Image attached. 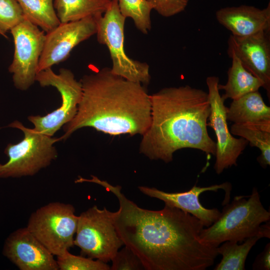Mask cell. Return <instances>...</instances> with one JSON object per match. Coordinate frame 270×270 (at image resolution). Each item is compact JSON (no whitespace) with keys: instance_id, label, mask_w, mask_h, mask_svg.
<instances>
[{"instance_id":"obj_1","label":"cell","mask_w":270,"mask_h":270,"mask_svg":"<svg viewBox=\"0 0 270 270\" xmlns=\"http://www.w3.org/2000/svg\"><path fill=\"white\" fill-rule=\"evenodd\" d=\"M86 182L100 185L118 198L114 224L124 244L140 258L146 270H205L214 264L216 248L200 238L204 228L199 219L164 205L159 210L141 208L128 199L120 186L91 176Z\"/></svg>"},{"instance_id":"obj_2","label":"cell","mask_w":270,"mask_h":270,"mask_svg":"<svg viewBox=\"0 0 270 270\" xmlns=\"http://www.w3.org/2000/svg\"><path fill=\"white\" fill-rule=\"evenodd\" d=\"M150 98L151 122L142 136L140 153L166 163L184 148L215 155L216 142L207 130L210 106L206 92L188 85L168 87Z\"/></svg>"},{"instance_id":"obj_3","label":"cell","mask_w":270,"mask_h":270,"mask_svg":"<svg viewBox=\"0 0 270 270\" xmlns=\"http://www.w3.org/2000/svg\"><path fill=\"white\" fill-rule=\"evenodd\" d=\"M82 96L74 118L64 126L61 140L90 127L112 136H142L151 122L150 95L140 83L104 68L80 80Z\"/></svg>"},{"instance_id":"obj_4","label":"cell","mask_w":270,"mask_h":270,"mask_svg":"<svg viewBox=\"0 0 270 270\" xmlns=\"http://www.w3.org/2000/svg\"><path fill=\"white\" fill-rule=\"evenodd\" d=\"M270 220V212L263 206L254 188L248 196H236L226 204L218 220L202 230L200 238L215 247L226 241L240 242L256 235L269 238Z\"/></svg>"},{"instance_id":"obj_5","label":"cell","mask_w":270,"mask_h":270,"mask_svg":"<svg viewBox=\"0 0 270 270\" xmlns=\"http://www.w3.org/2000/svg\"><path fill=\"white\" fill-rule=\"evenodd\" d=\"M8 127L16 128L24 134V138L16 144H8L4 152L7 162L0 163V178L32 176L48 166L58 157L54 144L60 138H52L24 126L15 120Z\"/></svg>"},{"instance_id":"obj_6","label":"cell","mask_w":270,"mask_h":270,"mask_svg":"<svg viewBox=\"0 0 270 270\" xmlns=\"http://www.w3.org/2000/svg\"><path fill=\"white\" fill-rule=\"evenodd\" d=\"M126 19L120 12L118 0H112L106 12L98 19L97 40L108 50L112 64L110 70L114 74L146 84L150 80L149 66L130 58L124 50Z\"/></svg>"},{"instance_id":"obj_7","label":"cell","mask_w":270,"mask_h":270,"mask_svg":"<svg viewBox=\"0 0 270 270\" xmlns=\"http://www.w3.org/2000/svg\"><path fill=\"white\" fill-rule=\"evenodd\" d=\"M78 216L70 204L52 202L33 212L26 228L54 255H62L74 246Z\"/></svg>"},{"instance_id":"obj_8","label":"cell","mask_w":270,"mask_h":270,"mask_svg":"<svg viewBox=\"0 0 270 270\" xmlns=\"http://www.w3.org/2000/svg\"><path fill=\"white\" fill-rule=\"evenodd\" d=\"M114 212L94 206L78 216L74 245L88 258L107 262L124 244L115 228Z\"/></svg>"},{"instance_id":"obj_9","label":"cell","mask_w":270,"mask_h":270,"mask_svg":"<svg viewBox=\"0 0 270 270\" xmlns=\"http://www.w3.org/2000/svg\"><path fill=\"white\" fill-rule=\"evenodd\" d=\"M36 81L41 86L56 88L62 98L61 106L44 116H30L28 120L34 126V130L52 136L62 126L70 122L76 116L82 96V86L72 72L62 68L59 74L51 68L38 72Z\"/></svg>"},{"instance_id":"obj_10","label":"cell","mask_w":270,"mask_h":270,"mask_svg":"<svg viewBox=\"0 0 270 270\" xmlns=\"http://www.w3.org/2000/svg\"><path fill=\"white\" fill-rule=\"evenodd\" d=\"M14 50L8 68L14 86L26 90L36 81L40 58L45 41L44 32L26 18L10 30Z\"/></svg>"},{"instance_id":"obj_11","label":"cell","mask_w":270,"mask_h":270,"mask_svg":"<svg viewBox=\"0 0 270 270\" xmlns=\"http://www.w3.org/2000/svg\"><path fill=\"white\" fill-rule=\"evenodd\" d=\"M219 78L215 76L206 78V82L210 106V113L208 126L212 128L216 134V162L214 169L220 174L224 170L237 165V160L246 146L248 142L241 138H234L228 128L226 118L227 108L224 100L218 89Z\"/></svg>"},{"instance_id":"obj_12","label":"cell","mask_w":270,"mask_h":270,"mask_svg":"<svg viewBox=\"0 0 270 270\" xmlns=\"http://www.w3.org/2000/svg\"><path fill=\"white\" fill-rule=\"evenodd\" d=\"M100 16H88L76 21L60 22L56 28L46 33L38 72L65 60L76 46L96 34L97 21Z\"/></svg>"},{"instance_id":"obj_13","label":"cell","mask_w":270,"mask_h":270,"mask_svg":"<svg viewBox=\"0 0 270 270\" xmlns=\"http://www.w3.org/2000/svg\"><path fill=\"white\" fill-rule=\"evenodd\" d=\"M228 54H235L243 66L262 82L270 97V30L246 36L231 34L228 42Z\"/></svg>"},{"instance_id":"obj_14","label":"cell","mask_w":270,"mask_h":270,"mask_svg":"<svg viewBox=\"0 0 270 270\" xmlns=\"http://www.w3.org/2000/svg\"><path fill=\"white\" fill-rule=\"evenodd\" d=\"M3 254L20 270H58L54 256L28 230L20 228L6 238Z\"/></svg>"},{"instance_id":"obj_15","label":"cell","mask_w":270,"mask_h":270,"mask_svg":"<svg viewBox=\"0 0 270 270\" xmlns=\"http://www.w3.org/2000/svg\"><path fill=\"white\" fill-rule=\"evenodd\" d=\"M139 190L144 194L156 198L164 202L165 205L176 208L196 217L201 220L204 227L212 224L219 218L221 212L217 208H207L202 206L199 197L207 191L218 192L222 189L225 191L224 204L228 203L232 185L229 182L214 184L206 187L195 184L189 190L183 192H168L154 188L140 186Z\"/></svg>"},{"instance_id":"obj_16","label":"cell","mask_w":270,"mask_h":270,"mask_svg":"<svg viewBox=\"0 0 270 270\" xmlns=\"http://www.w3.org/2000/svg\"><path fill=\"white\" fill-rule=\"evenodd\" d=\"M218 22L232 34L246 36L260 31L270 30V4L264 9L253 6L226 7L216 14Z\"/></svg>"},{"instance_id":"obj_17","label":"cell","mask_w":270,"mask_h":270,"mask_svg":"<svg viewBox=\"0 0 270 270\" xmlns=\"http://www.w3.org/2000/svg\"><path fill=\"white\" fill-rule=\"evenodd\" d=\"M227 120L237 124H251L270 127V108L258 91L232 100L227 108Z\"/></svg>"},{"instance_id":"obj_18","label":"cell","mask_w":270,"mask_h":270,"mask_svg":"<svg viewBox=\"0 0 270 270\" xmlns=\"http://www.w3.org/2000/svg\"><path fill=\"white\" fill-rule=\"evenodd\" d=\"M232 59L231 66L228 71V81L225 84H218V89L225 92L222 97L234 100L248 93L258 90L262 87V81L248 71L234 54L229 56Z\"/></svg>"},{"instance_id":"obj_19","label":"cell","mask_w":270,"mask_h":270,"mask_svg":"<svg viewBox=\"0 0 270 270\" xmlns=\"http://www.w3.org/2000/svg\"><path fill=\"white\" fill-rule=\"evenodd\" d=\"M112 0H54V6L61 23L102 16Z\"/></svg>"},{"instance_id":"obj_20","label":"cell","mask_w":270,"mask_h":270,"mask_svg":"<svg viewBox=\"0 0 270 270\" xmlns=\"http://www.w3.org/2000/svg\"><path fill=\"white\" fill-rule=\"evenodd\" d=\"M260 238L261 237L256 235L246 238L242 244H238V242L234 240L222 242L216 248L218 254L222 256V258L214 270H244L248 255Z\"/></svg>"},{"instance_id":"obj_21","label":"cell","mask_w":270,"mask_h":270,"mask_svg":"<svg viewBox=\"0 0 270 270\" xmlns=\"http://www.w3.org/2000/svg\"><path fill=\"white\" fill-rule=\"evenodd\" d=\"M25 18L46 33L60 22L54 6V0H16Z\"/></svg>"},{"instance_id":"obj_22","label":"cell","mask_w":270,"mask_h":270,"mask_svg":"<svg viewBox=\"0 0 270 270\" xmlns=\"http://www.w3.org/2000/svg\"><path fill=\"white\" fill-rule=\"evenodd\" d=\"M230 132L246 140L261 152L258 160L264 168L270 164V127L251 124H234Z\"/></svg>"},{"instance_id":"obj_23","label":"cell","mask_w":270,"mask_h":270,"mask_svg":"<svg viewBox=\"0 0 270 270\" xmlns=\"http://www.w3.org/2000/svg\"><path fill=\"white\" fill-rule=\"evenodd\" d=\"M121 14L131 18L136 27L144 34L150 30L152 7L147 0H117Z\"/></svg>"},{"instance_id":"obj_24","label":"cell","mask_w":270,"mask_h":270,"mask_svg":"<svg viewBox=\"0 0 270 270\" xmlns=\"http://www.w3.org/2000/svg\"><path fill=\"white\" fill-rule=\"evenodd\" d=\"M56 262L60 270H110L106 262L98 260L76 256L68 251L56 256Z\"/></svg>"},{"instance_id":"obj_25","label":"cell","mask_w":270,"mask_h":270,"mask_svg":"<svg viewBox=\"0 0 270 270\" xmlns=\"http://www.w3.org/2000/svg\"><path fill=\"white\" fill-rule=\"evenodd\" d=\"M26 18L16 0H0V34L6 33L22 22Z\"/></svg>"},{"instance_id":"obj_26","label":"cell","mask_w":270,"mask_h":270,"mask_svg":"<svg viewBox=\"0 0 270 270\" xmlns=\"http://www.w3.org/2000/svg\"><path fill=\"white\" fill-rule=\"evenodd\" d=\"M112 270H144L138 256L128 247L124 246L118 250L111 260Z\"/></svg>"},{"instance_id":"obj_27","label":"cell","mask_w":270,"mask_h":270,"mask_svg":"<svg viewBox=\"0 0 270 270\" xmlns=\"http://www.w3.org/2000/svg\"><path fill=\"white\" fill-rule=\"evenodd\" d=\"M189 0H147L152 10L164 17H170L184 11Z\"/></svg>"},{"instance_id":"obj_28","label":"cell","mask_w":270,"mask_h":270,"mask_svg":"<svg viewBox=\"0 0 270 270\" xmlns=\"http://www.w3.org/2000/svg\"><path fill=\"white\" fill-rule=\"evenodd\" d=\"M254 270H270V244H267L264 250L258 256L254 262Z\"/></svg>"}]
</instances>
